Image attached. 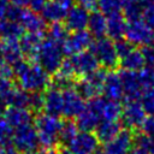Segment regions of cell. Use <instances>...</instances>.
Listing matches in <instances>:
<instances>
[{
	"label": "cell",
	"mask_w": 154,
	"mask_h": 154,
	"mask_svg": "<svg viewBox=\"0 0 154 154\" xmlns=\"http://www.w3.org/2000/svg\"><path fill=\"white\" fill-rule=\"evenodd\" d=\"M12 66L20 88L29 93L43 91L49 87L52 82L49 78V73L38 64H29L28 61L22 59Z\"/></svg>",
	"instance_id": "obj_1"
},
{
	"label": "cell",
	"mask_w": 154,
	"mask_h": 154,
	"mask_svg": "<svg viewBox=\"0 0 154 154\" xmlns=\"http://www.w3.org/2000/svg\"><path fill=\"white\" fill-rule=\"evenodd\" d=\"M64 55L63 46L60 43L48 37H43L36 60L38 61V65H41L49 75H54L60 69L64 61Z\"/></svg>",
	"instance_id": "obj_2"
},
{
	"label": "cell",
	"mask_w": 154,
	"mask_h": 154,
	"mask_svg": "<svg viewBox=\"0 0 154 154\" xmlns=\"http://www.w3.org/2000/svg\"><path fill=\"white\" fill-rule=\"evenodd\" d=\"M63 120L59 117L47 113H38L35 118V128L38 142L42 147H54L59 141V132Z\"/></svg>",
	"instance_id": "obj_3"
},
{
	"label": "cell",
	"mask_w": 154,
	"mask_h": 154,
	"mask_svg": "<svg viewBox=\"0 0 154 154\" xmlns=\"http://www.w3.org/2000/svg\"><path fill=\"white\" fill-rule=\"evenodd\" d=\"M90 52L97 59L100 66L106 70H114L119 65V57L116 52L114 42L109 37H101L93 41Z\"/></svg>",
	"instance_id": "obj_4"
},
{
	"label": "cell",
	"mask_w": 154,
	"mask_h": 154,
	"mask_svg": "<svg viewBox=\"0 0 154 154\" xmlns=\"http://www.w3.org/2000/svg\"><path fill=\"white\" fill-rule=\"evenodd\" d=\"M106 71L105 69H99L91 75L81 78L79 81L76 82L75 88L76 90L83 96V99H94L99 96L102 93V87L106 77Z\"/></svg>",
	"instance_id": "obj_5"
},
{
	"label": "cell",
	"mask_w": 154,
	"mask_h": 154,
	"mask_svg": "<svg viewBox=\"0 0 154 154\" xmlns=\"http://www.w3.org/2000/svg\"><path fill=\"white\" fill-rule=\"evenodd\" d=\"M12 142L13 146L20 153H26V154L34 153L37 146L40 144L36 128L31 125V123L16 128L13 131Z\"/></svg>",
	"instance_id": "obj_6"
},
{
	"label": "cell",
	"mask_w": 154,
	"mask_h": 154,
	"mask_svg": "<svg viewBox=\"0 0 154 154\" xmlns=\"http://www.w3.org/2000/svg\"><path fill=\"white\" fill-rule=\"evenodd\" d=\"M125 38L134 46H149L154 43V29L142 19L128 22Z\"/></svg>",
	"instance_id": "obj_7"
},
{
	"label": "cell",
	"mask_w": 154,
	"mask_h": 154,
	"mask_svg": "<svg viewBox=\"0 0 154 154\" xmlns=\"http://www.w3.org/2000/svg\"><path fill=\"white\" fill-rule=\"evenodd\" d=\"M146 118V111L141 105L140 100H126L122 111V124L129 129H138Z\"/></svg>",
	"instance_id": "obj_8"
},
{
	"label": "cell",
	"mask_w": 154,
	"mask_h": 154,
	"mask_svg": "<svg viewBox=\"0 0 154 154\" xmlns=\"http://www.w3.org/2000/svg\"><path fill=\"white\" fill-rule=\"evenodd\" d=\"M91 43H93V36L88 30L72 31L64 41L63 51L65 55L72 57L77 53L87 51V48H89Z\"/></svg>",
	"instance_id": "obj_9"
},
{
	"label": "cell",
	"mask_w": 154,
	"mask_h": 154,
	"mask_svg": "<svg viewBox=\"0 0 154 154\" xmlns=\"http://www.w3.org/2000/svg\"><path fill=\"white\" fill-rule=\"evenodd\" d=\"M69 59L73 66L76 77H87L100 69L97 59L90 51H83L70 57Z\"/></svg>",
	"instance_id": "obj_10"
},
{
	"label": "cell",
	"mask_w": 154,
	"mask_h": 154,
	"mask_svg": "<svg viewBox=\"0 0 154 154\" xmlns=\"http://www.w3.org/2000/svg\"><path fill=\"white\" fill-rule=\"evenodd\" d=\"M63 97H64L63 116H65L67 119L76 118L85 107L83 96L76 90L75 87L63 90Z\"/></svg>",
	"instance_id": "obj_11"
},
{
	"label": "cell",
	"mask_w": 154,
	"mask_h": 154,
	"mask_svg": "<svg viewBox=\"0 0 154 154\" xmlns=\"http://www.w3.org/2000/svg\"><path fill=\"white\" fill-rule=\"evenodd\" d=\"M134 147L132 130H122L116 138L109 141L103 147V154H130Z\"/></svg>",
	"instance_id": "obj_12"
},
{
	"label": "cell",
	"mask_w": 154,
	"mask_h": 154,
	"mask_svg": "<svg viewBox=\"0 0 154 154\" xmlns=\"http://www.w3.org/2000/svg\"><path fill=\"white\" fill-rule=\"evenodd\" d=\"M119 75L123 84L124 97L126 100H140L141 94L143 91V85L141 83L138 72L122 70Z\"/></svg>",
	"instance_id": "obj_13"
},
{
	"label": "cell",
	"mask_w": 154,
	"mask_h": 154,
	"mask_svg": "<svg viewBox=\"0 0 154 154\" xmlns=\"http://www.w3.org/2000/svg\"><path fill=\"white\" fill-rule=\"evenodd\" d=\"M89 10L79 6V5H73L66 14L65 18V26L67 28L69 31H79V30H85L88 28V22H89Z\"/></svg>",
	"instance_id": "obj_14"
},
{
	"label": "cell",
	"mask_w": 154,
	"mask_h": 154,
	"mask_svg": "<svg viewBox=\"0 0 154 154\" xmlns=\"http://www.w3.org/2000/svg\"><path fill=\"white\" fill-rule=\"evenodd\" d=\"M67 147L82 154H94L99 148V140L93 132L81 131Z\"/></svg>",
	"instance_id": "obj_15"
},
{
	"label": "cell",
	"mask_w": 154,
	"mask_h": 154,
	"mask_svg": "<svg viewBox=\"0 0 154 154\" xmlns=\"http://www.w3.org/2000/svg\"><path fill=\"white\" fill-rule=\"evenodd\" d=\"M45 100H43V111L47 114L59 117L63 114V107H64V97H63V91L54 88V87H48L46 89Z\"/></svg>",
	"instance_id": "obj_16"
},
{
	"label": "cell",
	"mask_w": 154,
	"mask_h": 154,
	"mask_svg": "<svg viewBox=\"0 0 154 154\" xmlns=\"http://www.w3.org/2000/svg\"><path fill=\"white\" fill-rule=\"evenodd\" d=\"M19 23L22 24V26L26 32L37 34L41 36L45 35V31L47 29L45 18L40 13L34 12L32 10H24Z\"/></svg>",
	"instance_id": "obj_17"
},
{
	"label": "cell",
	"mask_w": 154,
	"mask_h": 154,
	"mask_svg": "<svg viewBox=\"0 0 154 154\" xmlns=\"http://www.w3.org/2000/svg\"><path fill=\"white\" fill-rule=\"evenodd\" d=\"M102 93L106 99L109 100H120L124 97V90H123V84L120 79L119 72H116L114 70H109L106 73L103 87H102Z\"/></svg>",
	"instance_id": "obj_18"
},
{
	"label": "cell",
	"mask_w": 154,
	"mask_h": 154,
	"mask_svg": "<svg viewBox=\"0 0 154 154\" xmlns=\"http://www.w3.org/2000/svg\"><path fill=\"white\" fill-rule=\"evenodd\" d=\"M4 119L13 128H19L25 124H30L32 119L31 111L25 107H16L8 106L7 109L4 112Z\"/></svg>",
	"instance_id": "obj_19"
},
{
	"label": "cell",
	"mask_w": 154,
	"mask_h": 154,
	"mask_svg": "<svg viewBox=\"0 0 154 154\" xmlns=\"http://www.w3.org/2000/svg\"><path fill=\"white\" fill-rule=\"evenodd\" d=\"M122 125V122L118 120H101L95 129V136L97 137L99 142L106 144L118 136V134L123 130Z\"/></svg>",
	"instance_id": "obj_20"
},
{
	"label": "cell",
	"mask_w": 154,
	"mask_h": 154,
	"mask_svg": "<svg viewBox=\"0 0 154 154\" xmlns=\"http://www.w3.org/2000/svg\"><path fill=\"white\" fill-rule=\"evenodd\" d=\"M43 40V36L31 32H24V35L19 38V45L23 55H25L30 60H36L40 45Z\"/></svg>",
	"instance_id": "obj_21"
},
{
	"label": "cell",
	"mask_w": 154,
	"mask_h": 154,
	"mask_svg": "<svg viewBox=\"0 0 154 154\" xmlns=\"http://www.w3.org/2000/svg\"><path fill=\"white\" fill-rule=\"evenodd\" d=\"M128 22L123 13H117L107 17V36L113 40H120L125 37Z\"/></svg>",
	"instance_id": "obj_22"
},
{
	"label": "cell",
	"mask_w": 154,
	"mask_h": 154,
	"mask_svg": "<svg viewBox=\"0 0 154 154\" xmlns=\"http://www.w3.org/2000/svg\"><path fill=\"white\" fill-rule=\"evenodd\" d=\"M0 51H1L2 60L11 65H14L17 61L23 59L19 40H1Z\"/></svg>",
	"instance_id": "obj_23"
},
{
	"label": "cell",
	"mask_w": 154,
	"mask_h": 154,
	"mask_svg": "<svg viewBox=\"0 0 154 154\" xmlns=\"http://www.w3.org/2000/svg\"><path fill=\"white\" fill-rule=\"evenodd\" d=\"M88 31L95 38H101L107 35V17L100 11H93L89 16Z\"/></svg>",
	"instance_id": "obj_24"
},
{
	"label": "cell",
	"mask_w": 154,
	"mask_h": 154,
	"mask_svg": "<svg viewBox=\"0 0 154 154\" xmlns=\"http://www.w3.org/2000/svg\"><path fill=\"white\" fill-rule=\"evenodd\" d=\"M119 65H120L122 70L140 72L146 66V63H144L141 49L134 48L129 54H126L125 57L119 59Z\"/></svg>",
	"instance_id": "obj_25"
},
{
	"label": "cell",
	"mask_w": 154,
	"mask_h": 154,
	"mask_svg": "<svg viewBox=\"0 0 154 154\" xmlns=\"http://www.w3.org/2000/svg\"><path fill=\"white\" fill-rule=\"evenodd\" d=\"M67 8L63 7L61 5L57 4L53 0H49L47 2V5L45 6V8L41 12V16L45 18L46 22L52 23H61L63 20H65L66 14H67Z\"/></svg>",
	"instance_id": "obj_26"
},
{
	"label": "cell",
	"mask_w": 154,
	"mask_h": 154,
	"mask_svg": "<svg viewBox=\"0 0 154 154\" xmlns=\"http://www.w3.org/2000/svg\"><path fill=\"white\" fill-rule=\"evenodd\" d=\"M24 28L19 22L0 19V37L1 40H19L24 35Z\"/></svg>",
	"instance_id": "obj_27"
},
{
	"label": "cell",
	"mask_w": 154,
	"mask_h": 154,
	"mask_svg": "<svg viewBox=\"0 0 154 154\" xmlns=\"http://www.w3.org/2000/svg\"><path fill=\"white\" fill-rule=\"evenodd\" d=\"M123 106L118 100L105 99L102 107V120H118L122 117Z\"/></svg>",
	"instance_id": "obj_28"
},
{
	"label": "cell",
	"mask_w": 154,
	"mask_h": 154,
	"mask_svg": "<svg viewBox=\"0 0 154 154\" xmlns=\"http://www.w3.org/2000/svg\"><path fill=\"white\" fill-rule=\"evenodd\" d=\"M77 134H78V126L76 122H73L72 119H66L65 122H63V125L59 132V141L64 146H69L73 141V138L77 136Z\"/></svg>",
	"instance_id": "obj_29"
},
{
	"label": "cell",
	"mask_w": 154,
	"mask_h": 154,
	"mask_svg": "<svg viewBox=\"0 0 154 154\" xmlns=\"http://www.w3.org/2000/svg\"><path fill=\"white\" fill-rule=\"evenodd\" d=\"M123 16L126 22H135L142 19V5L136 0H126L123 7Z\"/></svg>",
	"instance_id": "obj_30"
},
{
	"label": "cell",
	"mask_w": 154,
	"mask_h": 154,
	"mask_svg": "<svg viewBox=\"0 0 154 154\" xmlns=\"http://www.w3.org/2000/svg\"><path fill=\"white\" fill-rule=\"evenodd\" d=\"M125 1L126 0H99L97 7L100 12H102L106 17H108L112 14L122 13Z\"/></svg>",
	"instance_id": "obj_31"
},
{
	"label": "cell",
	"mask_w": 154,
	"mask_h": 154,
	"mask_svg": "<svg viewBox=\"0 0 154 154\" xmlns=\"http://www.w3.org/2000/svg\"><path fill=\"white\" fill-rule=\"evenodd\" d=\"M8 106H16V107H25L29 106V91L22 89V88H14L10 96L7 97L6 102Z\"/></svg>",
	"instance_id": "obj_32"
},
{
	"label": "cell",
	"mask_w": 154,
	"mask_h": 154,
	"mask_svg": "<svg viewBox=\"0 0 154 154\" xmlns=\"http://www.w3.org/2000/svg\"><path fill=\"white\" fill-rule=\"evenodd\" d=\"M67 36H69V30L65 26V24H63V23H52L49 25V28L47 29V36L46 37L60 43L61 46H63V43Z\"/></svg>",
	"instance_id": "obj_33"
},
{
	"label": "cell",
	"mask_w": 154,
	"mask_h": 154,
	"mask_svg": "<svg viewBox=\"0 0 154 154\" xmlns=\"http://www.w3.org/2000/svg\"><path fill=\"white\" fill-rule=\"evenodd\" d=\"M134 147L147 152L148 154H154V138L143 134H134Z\"/></svg>",
	"instance_id": "obj_34"
},
{
	"label": "cell",
	"mask_w": 154,
	"mask_h": 154,
	"mask_svg": "<svg viewBox=\"0 0 154 154\" xmlns=\"http://www.w3.org/2000/svg\"><path fill=\"white\" fill-rule=\"evenodd\" d=\"M140 102L147 114H154V87L143 89L140 97Z\"/></svg>",
	"instance_id": "obj_35"
},
{
	"label": "cell",
	"mask_w": 154,
	"mask_h": 154,
	"mask_svg": "<svg viewBox=\"0 0 154 154\" xmlns=\"http://www.w3.org/2000/svg\"><path fill=\"white\" fill-rule=\"evenodd\" d=\"M13 131L14 129L5 119L0 120V147L11 144L13 138Z\"/></svg>",
	"instance_id": "obj_36"
},
{
	"label": "cell",
	"mask_w": 154,
	"mask_h": 154,
	"mask_svg": "<svg viewBox=\"0 0 154 154\" xmlns=\"http://www.w3.org/2000/svg\"><path fill=\"white\" fill-rule=\"evenodd\" d=\"M138 76L143 85V89L154 87V66H144L138 72Z\"/></svg>",
	"instance_id": "obj_37"
},
{
	"label": "cell",
	"mask_w": 154,
	"mask_h": 154,
	"mask_svg": "<svg viewBox=\"0 0 154 154\" xmlns=\"http://www.w3.org/2000/svg\"><path fill=\"white\" fill-rule=\"evenodd\" d=\"M43 100H45V95L42 94V91L29 93V106H28V108L30 111H34V112H38V111L43 109Z\"/></svg>",
	"instance_id": "obj_38"
},
{
	"label": "cell",
	"mask_w": 154,
	"mask_h": 154,
	"mask_svg": "<svg viewBox=\"0 0 154 154\" xmlns=\"http://www.w3.org/2000/svg\"><path fill=\"white\" fill-rule=\"evenodd\" d=\"M114 47H116V52H117L119 59L125 57L126 54H129L135 48V46L131 42H129L126 38H120V40L114 41Z\"/></svg>",
	"instance_id": "obj_39"
},
{
	"label": "cell",
	"mask_w": 154,
	"mask_h": 154,
	"mask_svg": "<svg viewBox=\"0 0 154 154\" xmlns=\"http://www.w3.org/2000/svg\"><path fill=\"white\" fill-rule=\"evenodd\" d=\"M14 89L13 83L11 79L0 77V101L6 102L7 97L10 96V94L12 93V90Z\"/></svg>",
	"instance_id": "obj_40"
},
{
	"label": "cell",
	"mask_w": 154,
	"mask_h": 154,
	"mask_svg": "<svg viewBox=\"0 0 154 154\" xmlns=\"http://www.w3.org/2000/svg\"><path fill=\"white\" fill-rule=\"evenodd\" d=\"M140 130H141V132L154 138V114L146 116L144 120L142 122V124L140 126Z\"/></svg>",
	"instance_id": "obj_41"
},
{
	"label": "cell",
	"mask_w": 154,
	"mask_h": 154,
	"mask_svg": "<svg viewBox=\"0 0 154 154\" xmlns=\"http://www.w3.org/2000/svg\"><path fill=\"white\" fill-rule=\"evenodd\" d=\"M23 11H24L23 7H19V6H16V5L11 4L8 10H7V13H6V19L13 20V22H19L20 17L23 14Z\"/></svg>",
	"instance_id": "obj_42"
},
{
	"label": "cell",
	"mask_w": 154,
	"mask_h": 154,
	"mask_svg": "<svg viewBox=\"0 0 154 154\" xmlns=\"http://www.w3.org/2000/svg\"><path fill=\"white\" fill-rule=\"evenodd\" d=\"M146 66H154V46L149 45V46H143L141 48Z\"/></svg>",
	"instance_id": "obj_43"
},
{
	"label": "cell",
	"mask_w": 154,
	"mask_h": 154,
	"mask_svg": "<svg viewBox=\"0 0 154 154\" xmlns=\"http://www.w3.org/2000/svg\"><path fill=\"white\" fill-rule=\"evenodd\" d=\"M142 20L154 29V6L142 7Z\"/></svg>",
	"instance_id": "obj_44"
},
{
	"label": "cell",
	"mask_w": 154,
	"mask_h": 154,
	"mask_svg": "<svg viewBox=\"0 0 154 154\" xmlns=\"http://www.w3.org/2000/svg\"><path fill=\"white\" fill-rule=\"evenodd\" d=\"M14 76V70L13 66L6 61H0V77L12 79Z\"/></svg>",
	"instance_id": "obj_45"
},
{
	"label": "cell",
	"mask_w": 154,
	"mask_h": 154,
	"mask_svg": "<svg viewBox=\"0 0 154 154\" xmlns=\"http://www.w3.org/2000/svg\"><path fill=\"white\" fill-rule=\"evenodd\" d=\"M48 1H49V0H30V1H29L30 10H32L34 12L41 13Z\"/></svg>",
	"instance_id": "obj_46"
},
{
	"label": "cell",
	"mask_w": 154,
	"mask_h": 154,
	"mask_svg": "<svg viewBox=\"0 0 154 154\" xmlns=\"http://www.w3.org/2000/svg\"><path fill=\"white\" fill-rule=\"evenodd\" d=\"M75 2H77V5L83 6L88 10H94L95 7H97L99 0H75Z\"/></svg>",
	"instance_id": "obj_47"
},
{
	"label": "cell",
	"mask_w": 154,
	"mask_h": 154,
	"mask_svg": "<svg viewBox=\"0 0 154 154\" xmlns=\"http://www.w3.org/2000/svg\"><path fill=\"white\" fill-rule=\"evenodd\" d=\"M10 5H11L10 0H0V19L6 18V13H7Z\"/></svg>",
	"instance_id": "obj_48"
},
{
	"label": "cell",
	"mask_w": 154,
	"mask_h": 154,
	"mask_svg": "<svg viewBox=\"0 0 154 154\" xmlns=\"http://www.w3.org/2000/svg\"><path fill=\"white\" fill-rule=\"evenodd\" d=\"M0 154H20V152L12 144L1 146L0 147Z\"/></svg>",
	"instance_id": "obj_49"
},
{
	"label": "cell",
	"mask_w": 154,
	"mask_h": 154,
	"mask_svg": "<svg viewBox=\"0 0 154 154\" xmlns=\"http://www.w3.org/2000/svg\"><path fill=\"white\" fill-rule=\"evenodd\" d=\"M30 154H59V150L55 149L54 147H42L36 153H30Z\"/></svg>",
	"instance_id": "obj_50"
},
{
	"label": "cell",
	"mask_w": 154,
	"mask_h": 154,
	"mask_svg": "<svg viewBox=\"0 0 154 154\" xmlns=\"http://www.w3.org/2000/svg\"><path fill=\"white\" fill-rule=\"evenodd\" d=\"M53 1H55L57 4L61 5L63 7H65L67 10H70L73 6V2H75V0H53Z\"/></svg>",
	"instance_id": "obj_51"
},
{
	"label": "cell",
	"mask_w": 154,
	"mask_h": 154,
	"mask_svg": "<svg viewBox=\"0 0 154 154\" xmlns=\"http://www.w3.org/2000/svg\"><path fill=\"white\" fill-rule=\"evenodd\" d=\"M12 5H16V6H19V7H25L29 5V1L30 0H10Z\"/></svg>",
	"instance_id": "obj_52"
},
{
	"label": "cell",
	"mask_w": 154,
	"mask_h": 154,
	"mask_svg": "<svg viewBox=\"0 0 154 154\" xmlns=\"http://www.w3.org/2000/svg\"><path fill=\"white\" fill-rule=\"evenodd\" d=\"M59 154H82V153L75 152V150H72L71 148H69V147L66 146V147H63V148L59 149Z\"/></svg>",
	"instance_id": "obj_53"
},
{
	"label": "cell",
	"mask_w": 154,
	"mask_h": 154,
	"mask_svg": "<svg viewBox=\"0 0 154 154\" xmlns=\"http://www.w3.org/2000/svg\"><path fill=\"white\" fill-rule=\"evenodd\" d=\"M142 7H150L154 6V0H140Z\"/></svg>",
	"instance_id": "obj_54"
},
{
	"label": "cell",
	"mask_w": 154,
	"mask_h": 154,
	"mask_svg": "<svg viewBox=\"0 0 154 154\" xmlns=\"http://www.w3.org/2000/svg\"><path fill=\"white\" fill-rule=\"evenodd\" d=\"M130 154H148V153H147V152H144V150H142V149H138V148L134 147V148L131 149Z\"/></svg>",
	"instance_id": "obj_55"
},
{
	"label": "cell",
	"mask_w": 154,
	"mask_h": 154,
	"mask_svg": "<svg viewBox=\"0 0 154 154\" xmlns=\"http://www.w3.org/2000/svg\"><path fill=\"white\" fill-rule=\"evenodd\" d=\"M2 116H4V109H2V106L0 103V120L2 119Z\"/></svg>",
	"instance_id": "obj_56"
},
{
	"label": "cell",
	"mask_w": 154,
	"mask_h": 154,
	"mask_svg": "<svg viewBox=\"0 0 154 154\" xmlns=\"http://www.w3.org/2000/svg\"><path fill=\"white\" fill-rule=\"evenodd\" d=\"M136 1H140V0H136Z\"/></svg>",
	"instance_id": "obj_57"
}]
</instances>
